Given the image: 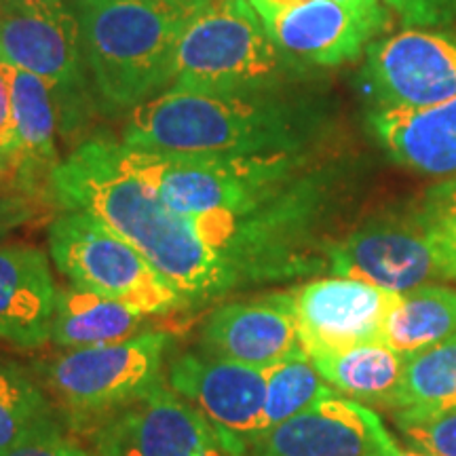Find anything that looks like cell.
<instances>
[{"label":"cell","instance_id":"6da1fadb","mask_svg":"<svg viewBox=\"0 0 456 456\" xmlns=\"http://www.w3.org/2000/svg\"><path fill=\"white\" fill-rule=\"evenodd\" d=\"M112 144L118 163L180 214L243 288L328 271L338 175L313 163L306 151L169 155Z\"/></svg>","mask_w":456,"mask_h":456},{"label":"cell","instance_id":"7a4b0ae2","mask_svg":"<svg viewBox=\"0 0 456 456\" xmlns=\"http://www.w3.org/2000/svg\"><path fill=\"white\" fill-rule=\"evenodd\" d=\"M51 195L60 209H83L127 239L188 306H201L241 292L237 273L188 231L180 214L159 201L118 163L110 140L77 146L51 175Z\"/></svg>","mask_w":456,"mask_h":456},{"label":"cell","instance_id":"3957f363","mask_svg":"<svg viewBox=\"0 0 456 456\" xmlns=\"http://www.w3.org/2000/svg\"><path fill=\"white\" fill-rule=\"evenodd\" d=\"M317 129L315 106L281 89L163 91L127 114L121 144L169 155H271L309 151Z\"/></svg>","mask_w":456,"mask_h":456},{"label":"cell","instance_id":"277c9868","mask_svg":"<svg viewBox=\"0 0 456 456\" xmlns=\"http://www.w3.org/2000/svg\"><path fill=\"white\" fill-rule=\"evenodd\" d=\"M91 89L106 114H129L167 91L175 47L195 15L157 0H77Z\"/></svg>","mask_w":456,"mask_h":456},{"label":"cell","instance_id":"5b68a950","mask_svg":"<svg viewBox=\"0 0 456 456\" xmlns=\"http://www.w3.org/2000/svg\"><path fill=\"white\" fill-rule=\"evenodd\" d=\"M300 64L277 47L249 0H212L182 32L167 91H275Z\"/></svg>","mask_w":456,"mask_h":456},{"label":"cell","instance_id":"8992f818","mask_svg":"<svg viewBox=\"0 0 456 456\" xmlns=\"http://www.w3.org/2000/svg\"><path fill=\"white\" fill-rule=\"evenodd\" d=\"M49 256L77 288L123 302L142 317L167 315L188 302L114 228L83 209H60L49 224Z\"/></svg>","mask_w":456,"mask_h":456},{"label":"cell","instance_id":"52a82bcc","mask_svg":"<svg viewBox=\"0 0 456 456\" xmlns=\"http://www.w3.org/2000/svg\"><path fill=\"white\" fill-rule=\"evenodd\" d=\"M169 345L167 334L148 330L112 345L68 351L43 363L41 379L74 419L106 420L163 383Z\"/></svg>","mask_w":456,"mask_h":456},{"label":"cell","instance_id":"ba28073f","mask_svg":"<svg viewBox=\"0 0 456 456\" xmlns=\"http://www.w3.org/2000/svg\"><path fill=\"white\" fill-rule=\"evenodd\" d=\"M0 61L37 74L53 89L60 125H77L91 81L74 7L0 0Z\"/></svg>","mask_w":456,"mask_h":456},{"label":"cell","instance_id":"9c48e42d","mask_svg":"<svg viewBox=\"0 0 456 456\" xmlns=\"http://www.w3.org/2000/svg\"><path fill=\"white\" fill-rule=\"evenodd\" d=\"M328 271L395 294L446 279L419 212L380 216L336 239L328 249Z\"/></svg>","mask_w":456,"mask_h":456},{"label":"cell","instance_id":"30bf717a","mask_svg":"<svg viewBox=\"0 0 456 456\" xmlns=\"http://www.w3.org/2000/svg\"><path fill=\"white\" fill-rule=\"evenodd\" d=\"M94 456L243 454L163 380L148 395L108 416L94 436Z\"/></svg>","mask_w":456,"mask_h":456},{"label":"cell","instance_id":"8fae6325","mask_svg":"<svg viewBox=\"0 0 456 456\" xmlns=\"http://www.w3.org/2000/svg\"><path fill=\"white\" fill-rule=\"evenodd\" d=\"M165 383L186 399L220 436L248 456V448L262 433L266 402L265 370L237 362L182 353L171 359Z\"/></svg>","mask_w":456,"mask_h":456},{"label":"cell","instance_id":"7c38bea8","mask_svg":"<svg viewBox=\"0 0 456 456\" xmlns=\"http://www.w3.org/2000/svg\"><path fill=\"white\" fill-rule=\"evenodd\" d=\"M289 302L306 355L383 342V330L399 294L362 279L322 277L292 289Z\"/></svg>","mask_w":456,"mask_h":456},{"label":"cell","instance_id":"4fadbf2b","mask_svg":"<svg viewBox=\"0 0 456 456\" xmlns=\"http://www.w3.org/2000/svg\"><path fill=\"white\" fill-rule=\"evenodd\" d=\"M366 49L376 106L429 108L456 98V37L408 28Z\"/></svg>","mask_w":456,"mask_h":456},{"label":"cell","instance_id":"5bb4252c","mask_svg":"<svg viewBox=\"0 0 456 456\" xmlns=\"http://www.w3.org/2000/svg\"><path fill=\"white\" fill-rule=\"evenodd\" d=\"M387 437L372 408L334 395L260 433L248 456H383Z\"/></svg>","mask_w":456,"mask_h":456},{"label":"cell","instance_id":"9a60e30c","mask_svg":"<svg viewBox=\"0 0 456 456\" xmlns=\"http://www.w3.org/2000/svg\"><path fill=\"white\" fill-rule=\"evenodd\" d=\"M205 355L266 370L302 351L288 292L220 305L199 334Z\"/></svg>","mask_w":456,"mask_h":456},{"label":"cell","instance_id":"2e32d148","mask_svg":"<svg viewBox=\"0 0 456 456\" xmlns=\"http://www.w3.org/2000/svg\"><path fill=\"white\" fill-rule=\"evenodd\" d=\"M279 49L302 64L340 66L357 60L376 30L334 0H302L260 17Z\"/></svg>","mask_w":456,"mask_h":456},{"label":"cell","instance_id":"e0dca14e","mask_svg":"<svg viewBox=\"0 0 456 456\" xmlns=\"http://www.w3.org/2000/svg\"><path fill=\"white\" fill-rule=\"evenodd\" d=\"M55 300L49 256L30 243H0V342L17 349L49 342Z\"/></svg>","mask_w":456,"mask_h":456},{"label":"cell","instance_id":"ac0fdd59","mask_svg":"<svg viewBox=\"0 0 456 456\" xmlns=\"http://www.w3.org/2000/svg\"><path fill=\"white\" fill-rule=\"evenodd\" d=\"M368 121L393 161L429 175L456 174V98L429 108L374 106Z\"/></svg>","mask_w":456,"mask_h":456},{"label":"cell","instance_id":"d6986e66","mask_svg":"<svg viewBox=\"0 0 456 456\" xmlns=\"http://www.w3.org/2000/svg\"><path fill=\"white\" fill-rule=\"evenodd\" d=\"M7 81L11 108H13L15 134L20 142V174L32 197L55 203L51 195V175L61 163L57 148L60 110L53 89L37 74L0 61Z\"/></svg>","mask_w":456,"mask_h":456},{"label":"cell","instance_id":"ffe728a7","mask_svg":"<svg viewBox=\"0 0 456 456\" xmlns=\"http://www.w3.org/2000/svg\"><path fill=\"white\" fill-rule=\"evenodd\" d=\"M144 319L123 302L68 283L57 289L51 342L68 351L112 345L140 334Z\"/></svg>","mask_w":456,"mask_h":456},{"label":"cell","instance_id":"44dd1931","mask_svg":"<svg viewBox=\"0 0 456 456\" xmlns=\"http://www.w3.org/2000/svg\"><path fill=\"white\" fill-rule=\"evenodd\" d=\"M317 372L338 393L359 403H379L393 408L402 383L406 357H402L385 342L351 346L345 351L313 355Z\"/></svg>","mask_w":456,"mask_h":456},{"label":"cell","instance_id":"7402d4cb","mask_svg":"<svg viewBox=\"0 0 456 456\" xmlns=\"http://www.w3.org/2000/svg\"><path fill=\"white\" fill-rule=\"evenodd\" d=\"M456 332V292L427 283L399 294L385 322L383 342L402 357L431 349Z\"/></svg>","mask_w":456,"mask_h":456},{"label":"cell","instance_id":"603a6c76","mask_svg":"<svg viewBox=\"0 0 456 456\" xmlns=\"http://www.w3.org/2000/svg\"><path fill=\"white\" fill-rule=\"evenodd\" d=\"M57 425L61 420L41 383L17 363L0 362V456Z\"/></svg>","mask_w":456,"mask_h":456},{"label":"cell","instance_id":"cb8c5ba5","mask_svg":"<svg viewBox=\"0 0 456 456\" xmlns=\"http://www.w3.org/2000/svg\"><path fill=\"white\" fill-rule=\"evenodd\" d=\"M456 406V332L406 357L393 410L437 412Z\"/></svg>","mask_w":456,"mask_h":456},{"label":"cell","instance_id":"d4e9b609","mask_svg":"<svg viewBox=\"0 0 456 456\" xmlns=\"http://www.w3.org/2000/svg\"><path fill=\"white\" fill-rule=\"evenodd\" d=\"M265 374L266 402L262 433L294 419L296 414L305 412L323 399L338 395L317 372L315 363L305 351L266 368Z\"/></svg>","mask_w":456,"mask_h":456},{"label":"cell","instance_id":"484cf974","mask_svg":"<svg viewBox=\"0 0 456 456\" xmlns=\"http://www.w3.org/2000/svg\"><path fill=\"white\" fill-rule=\"evenodd\" d=\"M393 420L406 440V446L414 452L425 456H456V406L437 412L395 410Z\"/></svg>","mask_w":456,"mask_h":456},{"label":"cell","instance_id":"4316f807","mask_svg":"<svg viewBox=\"0 0 456 456\" xmlns=\"http://www.w3.org/2000/svg\"><path fill=\"white\" fill-rule=\"evenodd\" d=\"M446 279H456V180L444 182L419 209Z\"/></svg>","mask_w":456,"mask_h":456},{"label":"cell","instance_id":"83f0119b","mask_svg":"<svg viewBox=\"0 0 456 456\" xmlns=\"http://www.w3.org/2000/svg\"><path fill=\"white\" fill-rule=\"evenodd\" d=\"M408 28L446 26L456 20V0H380Z\"/></svg>","mask_w":456,"mask_h":456},{"label":"cell","instance_id":"f1b7e54d","mask_svg":"<svg viewBox=\"0 0 456 456\" xmlns=\"http://www.w3.org/2000/svg\"><path fill=\"white\" fill-rule=\"evenodd\" d=\"M4 456H94L87 450L77 446L72 440H68L64 427L57 425L51 429H45L30 440L11 450Z\"/></svg>","mask_w":456,"mask_h":456},{"label":"cell","instance_id":"f546056e","mask_svg":"<svg viewBox=\"0 0 456 456\" xmlns=\"http://www.w3.org/2000/svg\"><path fill=\"white\" fill-rule=\"evenodd\" d=\"M47 203L49 201L30 195H9L0 199V241L17 228L41 218L47 212Z\"/></svg>","mask_w":456,"mask_h":456},{"label":"cell","instance_id":"4dcf8cb0","mask_svg":"<svg viewBox=\"0 0 456 456\" xmlns=\"http://www.w3.org/2000/svg\"><path fill=\"white\" fill-rule=\"evenodd\" d=\"M0 157L9 159L20 169V142H17L13 108H11V95L3 70H0Z\"/></svg>","mask_w":456,"mask_h":456},{"label":"cell","instance_id":"1f68e13d","mask_svg":"<svg viewBox=\"0 0 456 456\" xmlns=\"http://www.w3.org/2000/svg\"><path fill=\"white\" fill-rule=\"evenodd\" d=\"M334 3L342 4V7L351 9L353 13H357L362 20H366L376 32L385 30V26L389 24V15H387V7L380 0H334Z\"/></svg>","mask_w":456,"mask_h":456},{"label":"cell","instance_id":"d6a6232c","mask_svg":"<svg viewBox=\"0 0 456 456\" xmlns=\"http://www.w3.org/2000/svg\"><path fill=\"white\" fill-rule=\"evenodd\" d=\"M9 195H30V192L26 191L20 169L9 159L0 157V199Z\"/></svg>","mask_w":456,"mask_h":456},{"label":"cell","instance_id":"836d02e7","mask_svg":"<svg viewBox=\"0 0 456 456\" xmlns=\"http://www.w3.org/2000/svg\"><path fill=\"white\" fill-rule=\"evenodd\" d=\"M157 3H163V4H169V7L182 11V13H188V15H197L199 11L203 7H208L212 0H157Z\"/></svg>","mask_w":456,"mask_h":456},{"label":"cell","instance_id":"e575fe53","mask_svg":"<svg viewBox=\"0 0 456 456\" xmlns=\"http://www.w3.org/2000/svg\"><path fill=\"white\" fill-rule=\"evenodd\" d=\"M383 456H425V454L414 452V450H410V448L397 446V442L389 436V437H387V442H385V454Z\"/></svg>","mask_w":456,"mask_h":456},{"label":"cell","instance_id":"d590c367","mask_svg":"<svg viewBox=\"0 0 456 456\" xmlns=\"http://www.w3.org/2000/svg\"><path fill=\"white\" fill-rule=\"evenodd\" d=\"M32 3H45V4H61L66 0H32Z\"/></svg>","mask_w":456,"mask_h":456}]
</instances>
